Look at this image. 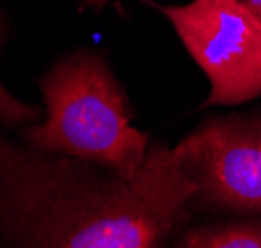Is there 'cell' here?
Here are the masks:
<instances>
[{
	"mask_svg": "<svg viewBox=\"0 0 261 248\" xmlns=\"http://www.w3.org/2000/svg\"><path fill=\"white\" fill-rule=\"evenodd\" d=\"M196 193L177 148L136 173L0 136V240L10 248H163Z\"/></svg>",
	"mask_w": 261,
	"mask_h": 248,
	"instance_id": "cell-1",
	"label": "cell"
},
{
	"mask_svg": "<svg viewBox=\"0 0 261 248\" xmlns=\"http://www.w3.org/2000/svg\"><path fill=\"white\" fill-rule=\"evenodd\" d=\"M39 87L45 117L22 130L26 146L124 173L145 164L149 138L132 124L126 93L102 57L91 52L65 55Z\"/></svg>",
	"mask_w": 261,
	"mask_h": 248,
	"instance_id": "cell-2",
	"label": "cell"
},
{
	"mask_svg": "<svg viewBox=\"0 0 261 248\" xmlns=\"http://www.w3.org/2000/svg\"><path fill=\"white\" fill-rule=\"evenodd\" d=\"M210 81L206 106L240 105L261 95V20L242 0L157 4Z\"/></svg>",
	"mask_w": 261,
	"mask_h": 248,
	"instance_id": "cell-3",
	"label": "cell"
},
{
	"mask_svg": "<svg viewBox=\"0 0 261 248\" xmlns=\"http://www.w3.org/2000/svg\"><path fill=\"white\" fill-rule=\"evenodd\" d=\"M196 183L191 203L232 213H261V124L214 118L175 146Z\"/></svg>",
	"mask_w": 261,
	"mask_h": 248,
	"instance_id": "cell-4",
	"label": "cell"
},
{
	"mask_svg": "<svg viewBox=\"0 0 261 248\" xmlns=\"http://www.w3.org/2000/svg\"><path fill=\"white\" fill-rule=\"evenodd\" d=\"M181 248H261V221L198 227L183 236Z\"/></svg>",
	"mask_w": 261,
	"mask_h": 248,
	"instance_id": "cell-5",
	"label": "cell"
},
{
	"mask_svg": "<svg viewBox=\"0 0 261 248\" xmlns=\"http://www.w3.org/2000/svg\"><path fill=\"white\" fill-rule=\"evenodd\" d=\"M41 118V110L38 106H30L18 101L12 93L4 89L0 83V124L4 128H12L20 124H34Z\"/></svg>",
	"mask_w": 261,
	"mask_h": 248,
	"instance_id": "cell-6",
	"label": "cell"
},
{
	"mask_svg": "<svg viewBox=\"0 0 261 248\" xmlns=\"http://www.w3.org/2000/svg\"><path fill=\"white\" fill-rule=\"evenodd\" d=\"M244 2L248 4L249 8L255 12V16H257V18L261 20V0H244Z\"/></svg>",
	"mask_w": 261,
	"mask_h": 248,
	"instance_id": "cell-7",
	"label": "cell"
},
{
	"mask_svg": "<svg viewBox=\"0 0 261 248\" xmlns=\"http://www.w3.org/2000/svg\"><path fill=\"white\" fill-rule=\"evenodd\" d=\"M83 4H87V6H91V8H102L108 0H81Z\"/></svg>",
	"mask_w": 261,
	"mask_h": 248,
	"instance_id": "cell-8",
	"label": "cell"
}]
</instances>
